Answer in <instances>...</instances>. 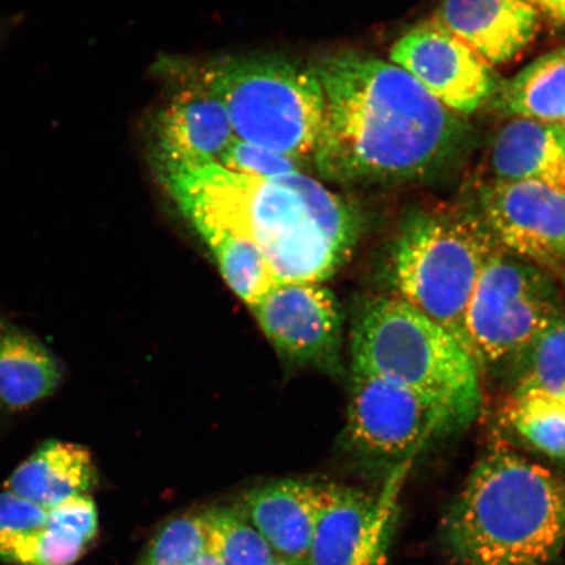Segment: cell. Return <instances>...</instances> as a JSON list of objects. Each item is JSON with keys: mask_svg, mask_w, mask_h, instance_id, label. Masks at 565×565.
<instances>
[{"mask_svg": "<svg viewBox=\"0 0 565 565\" xmlns=\"http://www.w3.org/2000/svg\"><path fill=\"white\" fill-rule=\"evenodd\" d=\"M323 121L313 153L317 171L339 183L422 179L447 162L465 125L393 62L343 53L315 67Z\"/></svg>", "mask_w": 565, "mask_h": 565, "instance_id": "obj_1", "label": "cell"}, {"mask_svg": "<svg viewBox=\"0 0 565 565\" xmlns=\"http://www.w3.org/2000/svg\"><path fill=\"white\" fill-rule=\"evenodd\" d=\"M162 179L198 233H228L257 247L278 280L327 281L362 233L359 211L301 172L259 179L214 164Z\"/></svg>", "mask_w": 565, "mask_h": 565, "instance_id": "obj_2", "label": "cell"}, {"mask_svg": "<svg viewBox=\"0 0 565 565\" xmlns=\"http://www.w3.org/2000/svg\"><path fill=\"white\" fill-rule=\"evenodd\" d=\"M443 541L459 565H553L565 547V477L492 448L445 515Z\"/></svg>", "mask_w": 565, "mask_h": 565, "instance_id": "obj_3", "label": "cell"}, {"mask_svg": "<svg viewBox=\"0 0 565 565\" xmlns=\"http://www.w3.org/2000/svg\"><path fill=\"white\" fill-rule=\"evenodd\" d=\"M352 372L392 381L447 413L457 428L482 408L479 366L457 338L393 295L359 307L351 328Z\"/></svg>", "mask_w": 565, "mask_h": 565, "instance_id": "obj_4", "label": "cell"}, {"mask_svg": "<svg viewBox=\"0 0 565 565\" xmlns=\"http://www.w3.org/2000/svg\"><path fill=\"white\" fill-rule=\"evenodd\" d=\"M499 246L476 212H409L388 250L392 295L439 323L469 351L466 312L480 274Z\"/></svg>", "mask_w": 565, "mask_h": 565, "instance_id": "obj_5", "label": "cell"}, {"mask_svg": "<svg viewBox=\"0 0 565 565\" xmlns=\"http://www.w3.org/2000/svg\"><path fill=\"white\" fill-rule=\"evenodd\" d=\"M200 81L223 104L236 139L300 162L313 158L323 121L313 67L247 56L212 63Z\"/></svg>", "mask_w": 565, "mask_h": 565, "instance_id": "obj_6", "label": "cell"}, {"mask_svg": "<svg viewBox=\"0 0 565 565\" xmlns=\"http://www.w3.org/2000/svg\"><path fill=\"white\" fill-rule=\"evenodd\" d=\"M553 273L499 246L483 267L466 312V341L479 370L513 363L564 313Z\"/></svg>", "mask_w": 565, "mask_h": 565, "instance_id": "obj_7", "label": "cell"}, {"mask_svg": "<svg viewBox=\"0 0 565 565\" xmlns=\"http://www.w3.org/2000/svg\"><path fill=\"white\" fill-rule=\"evenodd\" d=\"M454 429L450 416L418 393L352 372L348 435L359 454L404 465L434 437Z\"/></svg>", "mask_w": 565, "mask_h": 565, "instance_id": "obj_8", "label": "cell"}, {"mask_svg": "<svg viewBox=\"0 0 565 565\" xmlns=\"http://www.w3.org/2000/svg\"><path fill=\"white\" fill-rule=\"evenodd\" d=\"M480 217L501 247L554 275L565 271V190L542 181H494Z\"/></svg>", "mask_w": 565, "mask_h": 565, "instance_id": "obj_9", "label": "cell"}, {"mask_svg": "<svg viewBox=\"0 0 565 565\" xmlns=\"http://www.w3.org/2000/svg\"><path fill=\"white\" fill-rule=\"evenodd\" d=\"M249 307L273 348L289 362L328 366L337 359L343 316L323 282L279 280Z\"/></svg>", "mask_w": 565, "mask_h": 565, "instance_id": "obj_10", "label": "cell"}, {"mask_svg": "<svg viewBox=\"0 0 565 565\" xmlns=\"http://www.w3.org/2000/svg\"><path fill=\"white\" fill-rule=\"evenodd\" d=\"M405 465L373 497L333 484L318 521L307 565H384L397 519L398 487Z\"/></svg>", "mask_w": 565, "mask_h": 565, "instance_id": "obj_11", "label": "cell"}, {"mask_svg": "<svg viewBox=\"0 0 565 565\" xmlns=\"http://www.w3.org/2000/svg\"><path fill=\"white\" fill-rule=\"evenodd\" d=\"M391 61L457 115L476 111L497 87L489 63L434 21L395 42Z\"/></svg>", "mask_w": 565, "mask_h": 565, "instance_id": "obj_12", "label": "cell"}, {"mask_svg": "<svg viewBox=\"0 0 565 565\" xmlns=\"http://www.w3.org/2000/svg\"><path fill=\"white\" fill-rule=\"evenodd\" d=\"M235 139L223 104L201 81L189 84L158 117L154 150L161 174L218 164Z\"/></svg>", "mask_w": 565, "mask_h": 565, "instance_id": "obj_13", "label": "cell"}, {"mask_svg": "<svg viewBox=\"0 0 565 565\" xmlns=\"http://www.w3.org/2000/svg\"><path fill=\"white\" fill-rule=\"evenodd\" d=\"M331 489L333 484L277 480L247 492L237 508L264 536L275 556L306 563Z\"/></svg>", "mask_w": 565, "mask_h": 565, "instance_id": "obj_14", "label": "cell"}, {"mask_svg": "<svg viewBox=\"0 0 565 565\" xmlns=\"http://www.w3.org/2000/svg\"><path fill=\"white\" fill-rule=\"evenodd\" d=\"M434 23L491 66L514 60L532 44L540 13L529 0H441Z\"/></svg>", "mask_w": 565, "mask_h": 565, "instance_id": "obj_15", "label": "cell"}, {"mask_svg": "<svg viewBox=\"0 0 565 565\" xmlns=\"http://www.w3.org/2000/svg\"><path fill=\"white\" fill-rule=\"evenodd\" d=\"M491 164L497 181H542L565 190V129L514 118L494 138Z\"/></svg>", "mask_w": 565, "mask_h": 565, "instance_id": "obj_16", "label": "cell"}, {"mask_svg": "<svg viewBox=\"0 0 565 565\" xmlns=\"http://www.w3.org/2000/svg\"><path fill=\"white\" fill-rule=\"evenodd\" d=\"M97 476L90 451L81 445L47 441L7 479L4 490L32 503L52 508L89 493Z\"/></svg>", "mask_w": 565, "mask_h": 565, "instance_id": "obj_17", "label": "cell"}, {"mask_svg": "<svg viewBox=\"0 0 565 565\" xmlns=\"http://www.w3.org/2000/svg\"><path fill=\"white\" fill-rule=\"evenodd\" d=\"M62 365L39 339L0 323V406L25 408L60 387Z\"/></svg>", "mask_w": 565, "mask_h": 565, "instance_id": "obj_18", "label": "cell"}, {"mask_svg": "<svg viewBox=\"0 0 565 565\" xmlns=\"http://www.w3.org/2000/svg\"><path fill=\"white\" fill-rule=\"evenodd\" d=\"M501 108L519 118L562 125L565 121V46L540 56L507 81Z\"/></svg>", "mask_w": 565, "mask_h": 565, "instance_id": "obj_19", "label": "cell"}, {"mask_svg": "<svg viewBox=\"0 0 565 565\" xmlns=\"http://www.w3.org/2000/svg\"><path fill=\"white\" fill-rule=\"evenodd\" d=\"M96 534L79 522L49 508L47 524L0 539V562L12 565H74Z\"/></svg>", "mask_w": 565, "mask_h": 565, "instance_id": "obj_20", "label": "cell"}, {"mask_svg": "<svg viewBox=\"0 0 565 565\" xmlns=\"http://www.w3.org/2000/svg\"><path fill=\"white\" fill-rule=\"evenodd\" d=\"M505 426L542 456L565 462V402L550 395L512 393L503 407Z\"/></svg>", "mask_w": 565, "mask_h": 565, "instance_id": "obj_21", "label": "cell"}, {"mask_svg": "<svg viewBox=\"0 0 565 565\" xmlns=\"http://www.w3.org/2000/svg\"><path fill=\"white\" fill-rule=\"evenodd\" d=\"M200 236L214 256L224 280L247 306L279 281L257 247L244 239L217 231H203Z\"/></svg>", "mask_w": 565, "mask_h": 565, "instance_id": "obj_22", "label": "cell"}, {"mask_svg": "<svg viewBox=\"0 0 565 565\" xmlns=\"http://www.w3.org/2000/svg\"><path fill=\"white\" fill-rule=\"evenodd\" d=\"M207 550L224 565H267L274 551L237 507L203 512Z\"/></svg>", "mask_w": 565, "mask_h": 565, "instance_id": "obj_23", "label": "cell"}, {"mask_svg": "<svg viewBox=\"0 0 565 565\" xmlns=\"http://www.w3.org/2000/svg\"><path fill=\"white\" fill-rule=\"evenodd\" d=\"M515 363L513 393L536 392L565 402V315L551 322Z\"/></svg>", "mask_w": 565, "mask_h": 565, "instance_id": "obj_24", "label": "cell"}, {"mask_svg": "<svg viewBox=\"0 0 565 565\" xmlns=\"http://www.w3.org/2000/svg\"><path fill=\"white\" fill-rule=\"evenodd\" d=\"M206 550L203 513L183 514L154 535L140 565H194Z\"/></svg>", "mask_w": 565, "mask_h": 565, "instance_id": "obj_25", "label": "cell"}, {"mask_svg": "<svg viewBox=\"0 0 565 565\" xmlns=\"http://www.w3.org/2000/svg\"><path fill=\"white\" fill-rule=\"evenodd\" d=\"M217 166L228 169L231 172L259 177V179H273V177L301 172L300 161L238 139L233 140Z\"/></svg>", "mask_w": 565, "mask_h": 565, "instance_id": "obj_26", "label": "cell"}, {"mask_svg": "<svg viewBox=\"0 0 565 565\" xmlns=\"http://www.w3.org/2000/svg\"><path fill=\"white\" fill-rule=\"evenodd\" d=\"M49 508L32 503L19 494L0 492V539L11 536L47 524Z\"/></svg>", "mask_w": 565, "mask_h": 565, "instance_id": "obj_27", "label": "cell"}, {"mask_svg": "<svg viewBox=\"0 0 565 565\" xmlns=\"http://www.w3.org/2000/svg\"><path fill=\"white\" fill-rule=\"evenodd\" d=\"M536 10L546 12L547 15L565 23V0H529Z\"/></svg>", "mask_w": 565, "mask_h": 565, "instance_id": "obj_28", "label": "cell"}, {"mask_svg": "<svg viewBox=\"0 0 565 565\" xmlns=\"http://www.w3.org/2000/svg\"><path fill=\"white\" fill-rule=\"evenodd\" d=\"M194 565H224L221 561L217 559V557L210 553L209 550L204 551V553L200 556V559H198Z\"/></svg>", "mask_w": 565, "mask_h": 565, "instance_id": "obj_29", "label": "cell"}, {"mask_svg": "<svg viewBox=\"0 0 565 565\" xmlns=\"http://www.w3.org/2000/svg\"><path fill=\"white\" fill-rule=\"evenodd\" d=\"M267 565H307V564L303 562L282 559V557H275V559L271 563H268Z\"/></svg>", "mask_w": 565, "mask_h": 565, "instance_id": "obj_30", "label": "cell"}, {"mask_svg": "<svg viewBox=\"0 0 565 565\" xmlns=\"http://www.w3.org/2000/svg\"><path fill=\"white\" fill-rule=\"evenodd\" d=\"M555 277L557 278V280H559L561 286L563 288V292L565 295V271L555 274Z\"/></svg>", "mask_w": 565, "mask_h": 565, "instance_id": "obj_31", "label": "cell"}, {"mask_svg": "<svg viewBox=\"0 0 565 565\" xmlns=\"http://www.w3.org/2000/svg\"><path fill=\"white\" fill-rule=\"evenodd\" d=\"M561 126L564 127V129H565V121Z\"/></svg>", "mask_w": 565, "mask_h": 565, "instance_id": "obj_32", "label": "cell"}]
</instances>
